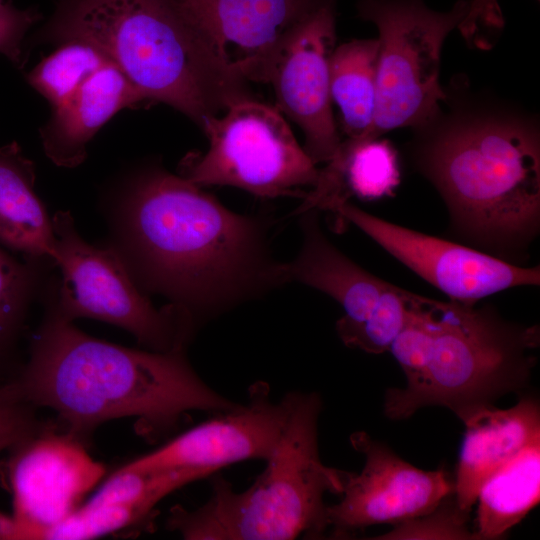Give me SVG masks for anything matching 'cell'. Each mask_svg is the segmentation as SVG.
<instances>
[{"label": "cell", "instance_id": "cell-31", "mask_svg": "<svg viewBox=\"0 0 540 540\" xmlns=\"http://www.w3.org/2000/svg\"><path fill=\"white\" fill-rule=\"evenodd\" d=\"M1 1V0H0Z\"/></svg>", "mask_w": 540, "mask_h": 540}, {"label": "cell", "instance_id": "cell-3", "mask_svg": "<svg viewBox=\"0 0 540 540\" xmlns=\"http://www.w3.org/2000/svg\"><path fill=\"white\" fill-rule=\"evenodd\" d=\"M13 383L34 407L53 409L66 432L81 440L112 419L137 417L147 429L163 430L192 410L220 413L239 405L200 379L184 349L157 352L113 344L49 307Z\"/></svg>", "mask_w": 540, "mask_h": 540}, {"label": "cell", "instance_id": "cell-23", "mask_svg": "<svg viewBox=\"0 0 540 540\" xmlns=\"http://www.w3.org/2000/svg\"><path fill=\"white\" fill-rule=\"evenodd\" d=\"M108 63L112 62L95 45L81 40L65 41L27 74V81L54 109Z\"/></svg>", "mask_w": 540, "mask_h": 540}, {"label": "cell", "instance_id": "cell-26", "mask_svg": "<svg viewBox=\"0 0 540 540\" xmlns=\"http://www.w3.org/2000/svg\"><path fill=\"white\" fill-rule=\"evenodd\" d=\"M153 509L143 504L80 505L47 529L42 539L86 540L102 537L142 521Z\"/></svg>", "mask_w": 540, "mask_h": 540}, {"label": "cell", "instance_id": "cell-19", "mask_svg": "<svg viewBox=\"0 0 540 540\" xmlns=\"http://www.w3.org/2000/svg\"><path fill=\"white\" fill-rule=\"evenodd\" d=\"M401 182L397 150L387 139L341 141L334 156L319 170L310 192L295 211H333L355 196L372 201L392 197Z\"/></svg>", "mask_w": 540, "mask_h": 540}, {"label": "cell", "instance_id": "cell-10", "mask_svg": "<svg viewBox=\"0 0 540 540\" xmlns=\"http://www.w3.org/2000/svg\"><path fill=\"white\" fill-rule=\"evenodd\" d=\"M332 212L354 224L451 300L478 302L510 288L540 284L539 265L506 262L465 244L381 219L350 201L339 204Z\"/></svg>", "mask_w": 540, "mask_h": 540}, {"label": "cell", "instance_id": "cell-24", "mask_svg": "<svg viewBox=\"0 0 540 540\" xmlns=\"http://www.w3.org/2000/svg\"><path fill=\"white\" fill-rule=\"evenodd\" d=\"M51 260H19L0 247V364L15 346ZM54 264V263H53Z\"/></svg>", "mask_w": 540, "mask_h": 540}, {"label": "cell", "instance_id": "cell-20", "mask_svg": "<svg viewBox=\"0 0 540 540\" xmlns=\"http://www.w3.org/2000/svg\"><path fill=\"white\" fill-rule=\"evenodd\" d=\"M35 180L34 163L16 142L0 148V241L25 258L53 261V222Z\"/></svg>", "mask_w": 540, "mask_h": 540}, {"label": "cell", "instance_id": "cell-21", "mask_svg": "<svg viewBox=\"0 0 540 540\" xmlns=\"http://www.w3.org/2000/svg\"><path fill=\"white\" fill-rule=\"evenodd\" d=\"M540 499V440L490 476L477 495L473 532L477 539L502 537L522 521Z\"/></svg>", "mask_w": 540, "mask_h": 540}, {"label": "cell", "instance_id": "cell-7", "mask_svg": "<svg viewBox=\"0 0 540 540\" xmlns=\"http://www.w3.org/2000/svg\"><path fill=\"white\" fill-rule=\"evenodd\" d=\"M52 222L61 279L49 286L47 307L71 322L88 318L120 327L152 351L185 348L194 326L188 312L172 303L156 308L116 251L87 242L69 212H56Z\"/></svg>", "mask_w": 540, "mask_h": 540}, {"label": "cell", "instance_id": "cell-17", "mask_svg": "<svg viewBox=\"0 0 540 540\" xmlns=\"http://www.w3.org/2000/svg\"><path fill=\"white\" fill-rule=\"evenodd\" d=\"M144 101L125 74L108 63L62 105L52 109L40 130L46 156L57 166L74 168L87 156L96 133L120 110Z\"/></svg>", "mask_w": 540, "mask_h": 540}, {"label": "cell", "instance_id": "cell-1", "mask_svg": "<svg viewBox=\"0 0 540 540\" xmlns=\"http://www.w3.org/2000/svg\"><path fill=\"white\" fill-rule=\"evenodd\" d=\"M161 166L129 174L107 207L111 241L139 288L196 315L286 282L258 219Z\"/></svg>", "mask_w": 540, "mask_h": 540}, {"label": "cell", "instance_id": "cell-4", "mask_svg": "<svg viewBox=\"0 0 540 540\" xmlns=\"http://www.w3.org/2000/svg\"><path fill=\"white\" fill-rule=\"evenodd\" d=\"M539 344L538 325L507 320L491 304L411 292L406 323L388 351L406 382L386 391L384 413L403 420L441 406L464 422L528 383Z\"/></svg>", "mask_w": 540, "mask_h": 540}, {"label": "cell", "instance_id": "cell-30", "mask_svg": "<svg viewBox=\"0 0 540 540\" xmlns=\"http://www.w3.org/2000/svg\"><path fill=\"white\" fill-rule=\"evenodd\" d=\"M0 540H29L27 530L13 515L0 510Z\"/></svg>", "mask_w": 540, "mask_h": 540}, {"label": "cell", "instance_id": "cell-28", "mask_svg": "<svg viewBox=\"0 0 540 540\" xmlns=\"http://www.w3.org/2000/svg\"><path fill=\"white\" fill-rule=\"evenodd\" d=\"M33 408L13 382L0 385V453L11 450L43 427Z\"/></svg>", "mask_w": 540, "mask_h": 540}, {"label": "cell", "instance_id": "cell-29", "mask_svg": "<svg viewBox=\"0 0 540 540\" xmlns=\"http://www.w3.org/2000/svg\"><path fill=\"white\" fill-rule=\"evenodd\" d=\"M40 19L35 8H18L11 1H0V54L19 68L25 63V37Z\"/></svg>", "mask_w": 540, "mask_h": 540}, {"label": "cell", "instance_id": "cell-15", "mask_svg": "<svg viewBox=\"0 0 540 540\" xmlns=\"http://www.w3.org/2000/svg\"><path fill=\"white\" fill-rule=\"evenodd\" d=\"M336 2L309 15L279 54L267 83L276 108L304 133V150L312 162H328L341 138L330 94V60L336 43Z\"/></svg>", "mask_w": 540, "mask_h": 540}, {"label": "cell", "instance_id": "cell-5", "mask_svg": "<svg viewBox=\"0 0 540 540\" xmlns=\"http://www.w3.org/2000/svg\"><path fill=\"white\" fill-rule=\"evenodd\" d=\"M38 38L95 45L144 101L165 103L200 128L233 104L255 99L247 82L213 57L173 0H57Z\"/></svg>", "mask_w": 540, "mask_h": 540}, {"label": "cell", "instance_id": "cell-11", "mask_svg": "<svg viewBox=\"0 0 540 540\" xmlns=\"http://www.w3.org/2000/svg\"><path fill=\"white\" fill-rule=\"evenodd\" d=\"M209 52L231 75L267 83L297 27L337 0H173Z\"/></svg>", "mask_w": 540, "mask_h": 540}, {"label": "cell", "instance_id": "cell-27", "mask_svg": "<svg viewBox=\"0 0 540 540\" xmlns=\"http://www.w3.org/2000/svg\"><path fill=\"white\" fill-rule=\"evenodd\" d=\"M470 514L458 507L454 494L443 500L434 510L393 525V529L374 537L382 540H471L477 539L469 529Z\"/></svg>", "mask_w": 540, "mask_h": 540}, {"label": "cell", "instance_id": "cell-18", "mask_svg": "<svg viewBox=\"0 0 540 540\" xmlns=\"http://www.w3.org/2000/svg\"><path fill=\"white\" fill-rule=\"evenodd\" d=\"M300 215L302 245L294 260L283 264L286 282L296 281L330 296L343 308L345 321L365 320L393 284L343 254L324 234L318 210Z\"/></svg>", "mask_w": 540, "mask_h": 540}, {"label": "cell", "instance_id": "cell-14", "mask_svg": "<svg viewBox=\"0 0 540 540\" xmlns=\"http://www.w3.org/2000/svg\"><path fill=\"white\" fill-rule=\"evenodd\" d=\"M290 405V392L273 402L269 385L256 382L248 390L246 405L220 412L124 467L146 472L203 469L215 473L244 460L265 461L281 437Z\"/></svg>", "mask_w": 540, "mask_h": 540}, {"label": "cell", "instance_id": "cell-9", "mask_svg": "<svg viewBox=\"0 0 540 540\" xmlns=\"http://www.w3.org/2000/svg\"><path fill=\"white\" fill-rule=\"evenodd\" d=\"M201 129L208 150L187 154L179 165V175L200 187L226 185L261 198H304L307 192L300 188L317 181L319 169L276 107L243 100L208 118Z\"/></svg>", "mask_w": 540, "mask_h": 540}, {"label": "cell", "instance_id": "cell-25", "mask_svg": "<svg viewBox=\"0 0 540 540\" xmlns=\"http://www.w3.org/2000/svg\"><path fill=\"white\" fill-rule=\"evenodd\" d=\"M410 293L393 285L365 320L354 323L340 318L336 322L338 336L348 347L366 353L388 352L406 323Z\"/></svg>", "mask_w": 540, "mask_h": 540}, {"label": "cell", "instance_id": "cell-22", "mask_svg": "<svg viewBox=\"0 0 540 540\" xmlns=\"http://www.w3.org/2000/svg\"><path fill=\"white\" fill-rule=\"evenodd\" d=\"M379 41L354 39L336 46L330 60V94L349 139L365 138L375 114Z\"/></svg>", "mask_w": 540, "mask_h": 540}, {"label": "cell", "instance_id": "cell-8", "mask_svg": "<svg viewBox=\"0 0 540 540\" xmlns=\"http://www.w3.org/2000/svg\"><path fill=\"white\" fill-rule=\"evenodd\" d=\"M470 4L458 0L442 12L423 0L357 1L359 17L379 33L375 114L365 138L417 127L439 112L447 96L439 81L442 47Z\"/></svg>", "mask_w": 540, "mask_h": 540}, {"label": "cell", "instance_id": "cell-6", "mask_svg": "<svg viewBox=\"0 0 540 540\" xmlns=\"http://www.w3.org/2000/svg\"><path fill=\"white\" fill-rule=\"evenodd\" d=\"M281 437L254 483L236 492L221 475L195 510L171 509L167 527L188 540H289L318 538L329 528L326 493L341 494L346 471L326 466L318 448L321 400L290 392Z\"/></svg>", "mask_w": 540, "mask_h": 540}, {"label": "cell", "instance_id": "cell-16", "mask_svg": "<svg viewBox=\"0 0 540 540\" xmlns=\"http://www.w3.org/2000/svg\"><path fill=\"white\" fill-rule=\"evenodd\" d=\"M454 498L470 514L484 482L523 449L540 440V408L524 397L508 409H479L464 422Z\"/></svg>", "mask_w": 540, "mask_h": 540}, {"label": "cell", "instance_id": "cell-13", "mask_svg": "<svg viewBox=\"0 0 540 540\" xmlns=\"http://www.w3.org/2000/svg\"><path fill=\"white\" fill-rule=\"evenodd\" d=\"M105 474L72 434L42 427L11 449L7 463L13 516L29 540L42 539L80 505Z\"/></svg>", "mask_w": 540, "mask_h": 540}, {"label": "cell", "instance_id": "cell-12", "mask_svg": "<svg viewBox=\"0 0 540 540\" xmlns=\"http://www.w3.org/2000/svg\"><path fill=\"white\" fill-rule=\"evenodd\" d=\"M350 442L365 462L359 474L346 471L341 500L327 506L328 526L337 536L421 516L454 493V480L444 469L417 468L363 431L353 433Z\"/></svg>", "mask_w": 540, "mask_h": 540}, {"label": "cell", "instance_id": "cell-2", "mask_svg": "<svg viewBox=\"0 0 540 540\" xmlns=\"http://www.w3.org/2000/svg\"><path fill=\"white\" fill-rule=\"evenodd\" d=\"M412 128L407 153L436 189L460 243L522 265L540 232V125L524 108L454 84Z\"/></svg>", "mask_w": 540, "mask_h": 540}]
</instances>
